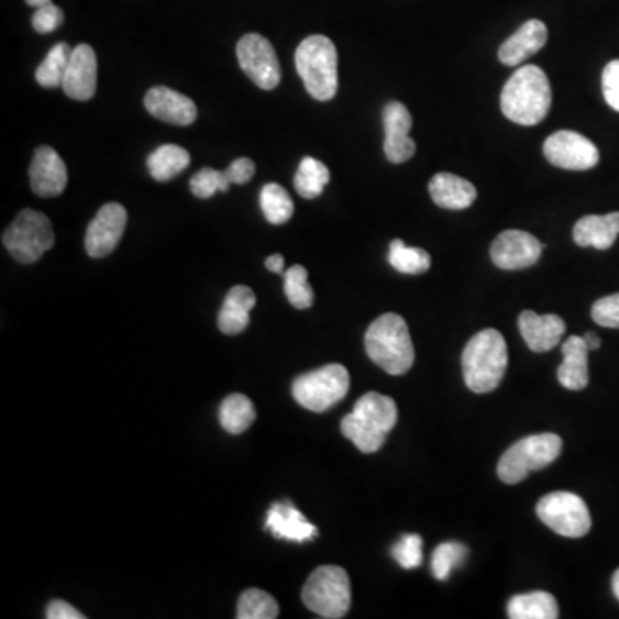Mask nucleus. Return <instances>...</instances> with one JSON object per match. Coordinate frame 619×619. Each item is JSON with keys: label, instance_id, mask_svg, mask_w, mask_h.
<instances>
[{"label": "nucleus", "instance_id": "obj_15", "mask_svg": "<svg viewBox=\"0 0 619 619\" xmlns=\"http://www.w3.org/2000/svg\"><path fill=\"white\" fill-rule=\"evenodd\" d=\"M413 126L410 111L399 102H389L384 107V154L393 164H402L410 161L417 151L410 130Z\"/></svg>", "mask_w": 619, "mask_h": 619}, {"label": "nucleus", "instance_id": "obj_19", "mask_svg": "<svg viewBox=\"0 0 619 619\" xmlns=\"http://www.w3.org/2000/svg\"><path fill=\"white\" fill-rule=\"evenodd\" d=\"M265 529L280 541L298 542V544L313 541L319 535L316 524L310 523L300 509H296L288 501L276 502L268 509Z\"/></svg>", "mask_w": 619, "mask_h": 619}, {"label": "nucleus", "instance_id": "obj_46", "mask_svg": "<svg viewBox=\"0 0 619 619\" xmlns=\"http://www.w3.org/2000/svg\"><path fill=\"white\" fill-rule=\"evenodd\" d=\"M612 592L619 600V570H616L615 576H612Z\"/></svg>", "mask_w": 619, "mask_h": 619}, {"label": "nucleus", "instance_id": "obj_30", "mask_svg": "<svg viewBox=\"0 0 619 619\" xmlns=\"http://www.w3.org/2000/svg\"><path fill=\"white\" fill-rule=\"evenodd\" d=\"M261 207L265 219L270 224H286L295 213V203L283 186L277 183H268L262 188Z\"/></svg>", "mask_w": 619, "mask_h": 619}, {"label": "nucleus", "instance_id": "obj_40", "mask_svg": "<svg viewBox=\"0 0 619 619\" xmlns=\"http://www.w3.org/2000/svg\"><path fill=\"white\" fill-rule=\"evenodd\" d=\"M604 99L619 112V59L611 60L603 73Z\"/></svg>", "mask_w": 619, "mask_h": 619}, {"label": "nucleus", "instance_id": "obj_33", "mask_svg": "<svg viewBox=\"0 0 619 619\" xmlns=\"http://www.w3.org/2000/svg\"><path fill=\"white\" fill-rule=\"evenodd\" d=\"M389 264L398 273L417 276V274L429 270L430 255L425 250L413 248V246L405 245L401 240H395L389 246Z\"/></svg>", "mask_w": 619, "mask_h": 619}, {"label": "nucleus", "instance_id": "obj_4", "mask_svg": "<svg viewBox=\"0 0 619 619\" xmlns=\"http://www.w3.org/2000/svg\"><path fill=\"white\" fill-rule=\"evenodd\" d=\"M367 355L389 375H405L413 367L414 347L407 322L398 313L375 319L365 334Z\"/></svg>", "mask_w": 619, "mask_h": 619}, {"label": "nucleus", "instance_id": "obj_20", "mask_svg": "<svg viewBox=\"0 0 619 619\" xmlns=\"http://www.w3.org/2000/svg\"><path fill=\"white\" fill-rule=\"evenodd\" d=\"M521 335H523L527 346L535 353L551 352L560 344L561 338L566 331L564 320L561 317L537 316L532 310H524L518 320Z\"/></svg>", "mask_w": 619, "mask_h": 619}, {"label": "nucleus", "instance_id": "obj_26", "mask_svg": "<svg viewBox=\"0 0 619 619\" xmlns=\"http://www.w3.org/2000/svg\"><path fill=\"white\" fill-rule=\"evenodd\" d=\"M508 616L511 619H556L560 608L549 592H530L509 600Z\"/></svg>", "mask_w": 619, "mask_h": 619}, {"label": "nucleus", "instance_id": "obj_44", "mask_svg": "<svg viewBox=\"0 0 619 619\" xmlns=\"http://www.w3.org/2000/svg\"><path fill=\"white\" fill-rule=\"evenodd\" d=\"M585 344H587L588 352H596L600 347V338L596 332H587L584 335Z\"/></svg>", "mask_w": 619, "mask_h": 619}, {"label": "nucleus", "instance_id": "obj_8", "mask_svg": "<svg viewBox=\"0 0 619 619\" xmlns=\"http://www.w3.org/2000/svg\"><path fill=\"white\" fill-rule=\"evenodd\" d=\"M2 243L14 261L21 264H35L54 246L56 236L45 213L24 209L5 229Z\"/></svg>", "mask_w": 619, "mask_h": 619}, {"label": "nucleus", "instance_id": "obj_38", "mask_svg": "<svg viewBox=\"0 0 619 619\" xmlns=\"http://www.w3.org/2000/svg\"><path fill=\"white\" fill-rule=\"evenodd\" d=\"M592 319L603 328L619 329V292L597 300L592 307Z\"/></svg>", "mask_w": 619, "mask_h": 619}, {"label": "nucleus", "instance_id": "obj_43", "mask_svg": "<svg viewBox=\"0 0 619 619\" xmlns=\"http://www.w3.org/2000/svg\"><path fill=\"white\" fill-rule=\"evenodd\" d=\"M265 267H267L270 273L280 274V276H283V274L286 273L285 257H283V255H279V253H276V255H270V257L265 261Z\"/></svg>", "mask_w": 619, "mask_h": 619}, {"label": "nucleus", "instance_id": "obj_21", "mask_svg": "<svg viewBox=\"0 0 619 619\" xmlns=\"http://www.w3.org/2000/svg\"><path fill=\"white\" fill-rule=\"evenodd\" d=\"M548 44V26L541 20H530L506 40L499 48V60L518 66Z\"/></svg>", "mask_w": 619, "mask_h": 619}, {"label": "nucleus", "instance_id": "obj_3", "mask_svg": "<svg viewBox=\"0 0 619 619\" xmlns=\"http://www.w3.org/2000/svg\"><path fill=\"white\" fill-rule=\"evenodd\" d=\"M462 363L469 391L486 395L497 389L508 368V346L501 332L486 329L475 334L466 344Z\"/></svg>", "mask_w": 619, "mask_h": 619}, {"label": "nucleus", "instance_id": "obj_36", "mask_svg": "<svg viewBox=\"0 0 619 619\" xmlns=\"http://www.w3.org/2000/svg\"><path fill=\"white\" fill-rule=\"evenodd\" d=\"M228 176H225L224 170L206 169L198 170L190 181L191 194L197 198H212L218 191H229Z\"/></svg>", "mask_w": 619, "mask_h": 619}, {"label": "nucleus", "instance_id": "obj_27", "mask_svg": "<svg viewBox=\"0 0 619 619\" xmlns=\"http://www.w3.org/2000/svg\"><path fill=\"white\" fill-rule=\"evenodd\" d=\"M190 154L183 146L163 145L148 157L146 166L155 181L166 183L190 166Z\"/></svg>", "mask_w": 619, "mask_h": 619}, {"label": "nucleus", "instance_id": "obj_23", "mask_svg": "<svg viewBox=\"0 0 619 619\" xmlns=\"http://www.w3.org/2000/svg\"><path fill=\"white\" fill-rule=\"evenodd\" d=\"M561 386L582 391L588 386V347L584 335H572L563 344V363L557 368Z\"/></svg>", "mask_w": 619, "mask_h": 619}, {"label": "nucleus", "instance_id": "obj_12", "mask_svg": "<svg viewBox=\"0 0 619 619\" xmlns=\"http://www.w3.org/2000/svg\"><path fill=\"white\" fill-rule=\"evenodd\" d=\"M544 155L560 169L588 170L599 164L597 146L575 131H557L544 142Z\"/></svg>", "mask_w": 619, "mask_h": 619}, {"label": "nucleus", "instance_id": "obj_13", "mask_svg": "<svg viewBox=\"0 0 619 619\" xmlns=\"http://www.w3.org/2000/svg\"><path fill=\"white\" fill-rule=\"evenodd\" d=\"M128 212L121 203H107L88 224L85 248L93 258L107 257L114 252L123 237Z\"/></svg>", "mask_w": 619, "mask_h": 619}, {"label": "nucleus", "instance_id": "obj_11", "mask_svg": "<svg viewBox=\"0 0 619 619\" xmlns=\"http://www.w3.org/2000/svg\"><path fill=\"white\" fill-rule=\"evenodd\" d=\"M237 63L245 75L262 90H274L280 84V66L273 44L258 33H248L237 42Z\"/></svg>", "mask_w": 619, "mask_h": 619}, {"label": "nucleus", "instance_id": "obj_6", "mask_svg": "<svg viewBox=\"0 0 619 619\" xmlns=\"http://www.w3.org/2000/svg\"><path fill=\"white\" fill-rule=\"evenodd\" d=\"M563 451V441L556 434H537L521 439L509 447L497 465V475L505 484H518L532 472L556 462Z\"/></svg>", "mask_w": 619, "mask_h": 619}, {"label": "nucleus", "instance_id": "obj_9", "mask_svg": "<svg viewBox=\"0 0 619 619\" xmlns=\"http://www.w3.org/2000/svg\"><path fill=\"white\" fill-rule=\"evenodd\" d=\"M350 391V372L340 363H329L319 371L300 375L292 383V396L300 407L322 413L334 407Z\"/></svg>", "mask_w": 619, "mask_h": 619}, {"label": "nucleus", "instance_id": "obj_29", "mask_svg": "<svg viewBox=\"0 0 619 619\" xmlns=\"http://www.w3.org/2000/svg\"><path fill=\"white\" fill-rule=\"evenodd\" d=\"M329 179H331V173L324 163H320L313 157H305L295 176V188L300 197L313 200L324 194Z\"/></svg>", "mask_w": 619, "mask_h": 619}, {"label": "nucleus", "instance_id": "obj_22", "mask_svg": "<svg viewBox=\"0 0 619 619\" xmlns=\"http://www.w3.org/2000/svg\"><path fill=\"white\" fill-rule=\"evenodd\" d=\"M430 198L447 210L468 209L477 200V188L466 179L450 173L435 174L429 183Z\"/></svg>", "mask_w": 619, "mask_h": 619}, {"label": "nucleus", "instance_id": "obj_32", "mask_svg": "<svg viewBox=\"0 0 619 619\" xmlns=\"http://www.w3.org/2000/svg\"><path fill=\"white\" fill-rule=\"evenodd\" d=\"M279 616V604L261 588H248L237 600V619H274Z\"/></svg>", "mask_w": 619, "mask_h": 619}, {"label": "nucleus", "instance_id": "obj_16", "mask_svg": "<svg viewBox=\"0 0 619 619\" xmlns=\"http://www.w3.org/2000/svg\"><path fill=\"white\" fill-rule=\"evenodd\" d=\"M97 73L99 63L96 51L87 44L76 45L64 75L63 90L66 96L79 102L93 99L97 91Z\"/></svg>", "mask_w": 619, "mask_h": 619}, {"label": "nucleus", "instance_id": "obj_37", "mask_svg": "<svg viewBox=\"0 0 619 619\" xmlns=\"http://www.w3.org/2000/svg\"><path fill=\"white\" fill-rule=\"evenodd\" d=\"M396 563L405 570L419 568L423 561V541L417 533L402 535L391 549Z\"/></svg>", "mask_w": 619, "mask_h": 619}, {"label": "nucleus", "instance_id": "obj_18", "mask_svg": "<svg viewBox=\"0 0 619 619\" xmlns=\"http://www.w3.org/2000/svg\"><path fill=\"white\" fill-rule=\"evenodd\" d=\"M146 111L174 126H190L197 121V106L190 97L167 87H154L145 96Z\"/></svg>", "mask_w": 619, "mask_h": 619}, {"label": "nucleus", "instance_id": "obj_25", "mask_svg": "<svg viewBox=\"0 0 619 619\" xmlns=\"http://www.w3.org/2000/svg\"><path fill=\"white\" fill-rule=\"evenodd\" d=\"M257 305V296L248 286H234L225 296L218 324L224 334L236 335L250 324V312Z\"/></svg>", "mask_w": 619, "mask_h": 619}, {"label": "nucleus", "instance_id": "obj_17", "mask_svg": "<svg viewBox=\"0 0 619 619\" xmlns=\"http://www.w3.org/2000/svg\"><path fill=\"white\" fill-rule=\"evenodd\" d=\"M30 183L38 197H59L67 186V169L60 155L52 146H40L30 166Z\"/></svg>", "mask_w": 619, "mask_h": 619}, {"label": "nucleus", "instance_id": "obj_28", "mask_svg": "<svg viewBox=\"0 0 619 619\" xmlns=\"http://www.w3.org/2000/svg\"><path fill=\"white\" fill-rule=\"evenodd\" d=\"M257 419L253 402L245 395H231L222 401L219 420L229 434H243Z\"/></svg>", "mask_w": 619, "mask_h": 619}, {"label": "nucleus", "instance_id": "obj_10", "mask_svg": "<svg viewBox=\"0 0 619 619\" xmlns=\"http://www.w3.org/2000/svg\"><path fill=\"white\" fill-rule=\"evenodd\" d=\"M537 517L549 529L570 539H581L590 532L592 518L587 505L573 493H551L537 505Z\"/></svg>", "mask_w": 619, "mask_h": 619}, {"label": "nucleus", "instance_id": "obj_45", "mask_svg": "<svg viewBox=\"0 0 619 619\" xmlns=\"http://www.w3.org/2000/svg\"><path fill=\"white\" fill-rule=\"evenodd\" d=\"M26 4L32 5V8L38 9L44 8V5L51 4V0H26Z\"/></svg>", "mask_w": 619, "mask_h": 619}, {"label": "nucleus", "instance_id": "obj_35", "mask_svg": "<svg viewBox=\"0 0 619 619\" xmlns=\"http://www.w3.org/2000/svg\"><path fill=\"white\" fill-rule=\"evenodd\" d=\"M466 556H468V549L465 545L460 542H444L435 549L434 556H432V575L438 581H447L453 570L457 568Z\"/></svg>", "mask_w": 619, "mask_h": 619}, {"label": "nucleus", "instance_id": "obj_2", "mask_svg": "<svg viewBox=\"0 0 619 619\" xmlns=\"http://www.w3.org/2000/svg\"><path fill=\"white\" fill-rule=\"evenodd\" d=\"M398 422V407L395 399L380 393H367L356 401L352 413L341 422L344 438L362 453H375L384 446L387 435Z\"/></svg>", "mask_w": 619, "mask_h": 619}, {"label": "nucleus", "instance_id": "obj_31", "mask_svg": "<svg viewBox=\"0 0 619 619\" xmlns=\"http://www.w3.org/2000/svg\"><path fill=\"white\" fill-rule=\"evenodd\" d=\"M73 48L67 44H57L52 47L45 57L44 63L36 69L35 78L40 87L57 88L63 87L64 75H66L67 64L71 59Z\"/></svg>", "mask_w": 619, "mask_h": 619}, {"label": "nucleus", "instance_id": "obj_14", "mask_svg": "<svg viewBox=\"0 0 619 619\" xmlns=\"http://www.w3.org/2000/svg\"><path fill=\"white\" fill-rule=\"evenodd\" d=\"M542 250L544 246L535 236L511 229L496 237L490 248V258L499 268L520 270L535 265L541 258Z\"/></svg>", "mask_w": 619, "mask_h": 619}, {"label": "nucleus", "instance_id": "obj_7", "mask_svg": "<svg viewBox=\"0 0 619 619\" xmlns=\"http://www.w3.org/2000/svg\"><path fill=\"white\" fill-rule=\"evenodd\" d=\"M301 599L316 615L340 619L352 608L350 576L340 566H320L308 576Z\"/></svg>", "mask_w": 619, "mask_h": 619}, {"label": "nucleus", "instance_id": "obj_5", "mask_svg": "<svg viewBox=\"0 0 619 619\" xmlns=\"http://www.w3.org/2000/svg\"><path fill=\"white\" fill-rule=\"evenodd\" d=\"M296 71L313 99L328 102L338 93V51L332 40L312 35L301 42L295 54Z\"/></svg>", "mask_w": 619, "mask_h": 619}, {"label": "nucleus", "instance_id": "obj_42", "mask_svg": "<svg viewBox=\"0 0 619 619\" xmlns=\"http://www.w3.org/2000/svg\"><path fill=\"white\" fill-rule=\"evenodd\" d=\"M48 619H84L85 616L78 611V609L73 608L71 604H67L66 600H52L47 608Z\"/></svg>", "mask_w": 619, "mask_h": 619}, {"label": "nucleus", "instance_id": "obj_1", "mask_svg": "<svg viewBox=\"0 0 619 619\" xmlns=\"http://www.w3.org/2000/svg\"><path fill=\"white\" fill-rule=\"evenodd\" d=\"M551 85L541 67L523 66L502 88L501 111L521 126L542 123L551 109Z\"/></svg>", "mask_w": 619, "mask_h": 619}, {"label": "nucleus", "instance_id": "obj_24", "mask_svg": "<svg viewBox=\"0 0 619 619\" xmlns=\"http://www.w3.org/2000/svg\"><path fill=\"white\" fill-rule=\"evenodd\" d=\"M619 236V212L608 215H587L576 222L573 240L576 245L592 246L597 250H609Z\"/></svg>", "mask_w": 619, "mask_h": 619}, {"label": "nucleus", "instance_id": "obj_39", "mask_svg": "<svg viewBox=\"0 0 619 619\" xmlns=\"http://www.w3.org/2000/svg\"><path fill=\"white\" fill-rule=\"evenodd\" d=\"M63 23V9L57 8V5L52 4V2L51 4L44 5V8L36 9L32 18L33 29H35V32L42 33V35L56 32Z\"/></svg>", "mask_w": 619, "mask_h": 619}, {"label": "nucleus", "instance_id": "obj_34", "mask_svg": "<svg viewBox=\"0 0 619 619\" xmlns=\"http://www.w3.org/2000/svg\"><path fill=\"white\" fill-rule=\"evenodd\" d=\"M285 292L289 303L298 310H307L313 305V289L308 283L307 268L303 265H292L285 273Z\"/></svg>", "mask_w": 619, "mask_h": 619}, {"label": "nucleus", "instance_id": "obj_41", "mask_svg": "<svg viewBox=\"0 0 619 619\" xmlns=\"http://www.w3.org/2000/svg\"><path fill=\"white\" fill-rule=\"evenodd\" d=\"M255 163L252 158L240 157L224 170L229 181L234 185H246L255 176Z\"/></svg>", "mask_w": 619, "mask_h": 619}]
</instances>
